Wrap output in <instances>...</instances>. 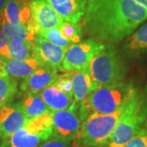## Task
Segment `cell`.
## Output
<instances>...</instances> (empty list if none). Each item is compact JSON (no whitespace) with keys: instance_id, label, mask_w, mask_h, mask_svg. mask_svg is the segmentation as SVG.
Masks as SVG:
<instances>
[{"instance_id":"cell-10","label":"cell","mask_w":147,"mask_h":147,"mask_svg":"<svg viewBox=\"0 0 147 147\" xmlns=\"http://www.w3.org/2000/svg\"><path fill=\"white\" fill-rule=\"evenodd\" d=\"M33 45L34 59L43 67L63 70L62 62L67 48L55 45L38 34L34 38Z\"/></svg>"},{"instance_id":"cell-11","label":"cell","mask_w":147,"mask_h":147,"mask_svg":"<svg viewBox=\"0 0 147 147\" xmlns=\"http://www.w3.org/2000/svg\"><path fill=\"white\" fill-rule=\"evenodd\" d=\"M29 119L17 104L0 107V137L7 139L11 134L26 125Z\"/></svg>"},{"instance_id":"cell-8","label":"cell","mask_w":147,"mask_h":147,"mask_svg":"<svg viewBox=\"0 0 147 147\" xmlns=\"http://www.w3.org/2000/svg\"><path fill=\"white\" fill-rule=\"evenodd\" d=\"M83 121L79 105L75 101L65 110L53 111V137L67 142L73 141L79 132Z\"/></svg>"},{"instance_id":"cell-20","label":"cell","mask_w":147,"mask_h":147,"mask_svg":"<svg viewBox=\"0 0 147 147\" xmlns=\"http://www.w3.org/2000/svg\"><path fill=\"white\" fill-rule=\"evenodd\" d=\"M17 92V83L0 66V107L9 104Z\"/></svg>"},{"instance_id":"cell-28","label":"cell","mask_w":147,"mask_h":147,"mask_svg":"<svg viewBox=\"0 0 147 147\" xmlns=\"http://www.w3.org/2000/svg\"><path fill=\"white\" fill-rule=\"evenodd\" d=\"M10 39L3 34V32L0 30V56L6 58H10L9 53V44Z\"/></svg>"},{"instance_id":"cell-14","label":"cell","mask_w":147,"mask_h":147,"mask_svg":"<svg viewBox=\"0 0 147 147\" xmlns=\"http://www.w3.org/2000/svg\"><path fill=\"white\" fill-rule=\"evenodd\" d=\"M3 11L7 21L11 24L26 28L30 26L31 11L29 3L25 0H7Z\"/></svg>"},{"instance_id":"cell-3","label":"cell","mask_w":147,"mask_h":147,"mask_svg":"<svg viewBox=\"0 0 147 147\" xmlns=\"http://www.w3.org/2000/svg\"><path fill=\"white\" fill-rule=\"evenodd\" d=\"M146 121L145 100L136 90L123 108L120 118L107 143L108 147H125Z\"/></svg>"},{"instance_id":"cell-2","label":"cell","mask_w":147,"mask_h":147,"mask_svg":"<svg viewBox=\"0 0 147 147\" xmlns=\"http://www.w3.org/2000/svg\"><path fill=\"white\" fill-rule=\"evenodd\" d=\"M136 90L131 84L123 82L100 85L80 102L79 110L84 120L92 113L105 115L123 109Z\"/></svg>"},{"instance_id":"cell-18","label":"cell","mask_w":147,"mask_h":147,"mask_svg":"<svg viewBox=\"0 0 147 147\" xmlns=\"http://www.w3.org/2000/svg\"><path fill=\"white\" fill-rule=\"evenodd\" d=\"M0 27L2 31L11 41L34 42L36 34L28 28L21 26H14L7 22L3 11H0Z\"/></svg>"},{"instance_id":"cell-16","label":"cell","mask_w":147,"mask_h":147,"mask_svg":"<svg viewBox=\"0 0 147 147\" xmlns=\"http://www.w3.org/2000/svg\"><path fill=\"white\" fill-rule=\"evenodd\" d=\"M73 84L74 101L81 102L100 85L94 82L90 76L88 69L82 71H70Z\"/></svg>"},{"instance_id":"cell-29","label":"cell","mask_w":147,"mask_h":147,"mask_svg":"<svg viewBox=\"0 0 147 147\" xmlns=\"http://www.w3.org/2000/svg\"><path fill=\"white\" fill-rule=\"evenodd\" d=\"M137 4L142 6V7H144L145 9L147 10V0H134Z\"/></svg>"},{"instance_id":"cell-13","label":"cell","mask_w":147,"mask_h":147,"mask_svg":"<svg viewBox=\"0 0 147 147\" xmlns=\"http://www.w3.org/2000/svg\"><path fill=\"white\" fill-rule=\"evenodd\" d=\"M65 21L79 24L84 17L87 0H46Z\"/></svg>"},{"instance_id":"cell-4","label":"cell","mask_w":147,"mask_h":147,"mask_svg":"<svg viewBox=\"0 0 147 147\" xmlns=\"http://www.w3.org/2000/svg\"><path fill=\"white\" fill-rule=\"evenodd\" d=\"M121 110L111 114L92 113L82 123L74 139L73 147H100L107 145L122 114Z\"/></svg>"},{"instance_id":"cell-19","label":"cell","mask_w":147,"mask_h":147,"mask_svg":"<svg viewBox=\"0 0 147 147\" xmlns=\"http://www.w3.org/2000/svg\"><path fill=\"white\" fill-rule=\"evenodd\" d=\"M17 105L24 112V114L29 119L43 115L45 113L52 112L38 93L26 94L24 100L17 103Z\"/></svg>"},{"instance_id":"cell-26","label":"cell","mask_w":147,"mask_h":147,"mask_svg":"<svg viewBox=\"0 0 147 147\" xmlns=\"http://www.w3.org/2000/svg\"><path fill=\"white\" fill-rule=\"evenodd\" d=\"M125 147H147V122Z\"/></svg>"},{"instance_id":"cell-12","label":"cell","mask_w":147,"mask_h":147,"mask_svg":"<svg viewBox=\"0 0 147 147\" xmlns=\"http://www.w3.org/2000/svg\"><path fill=\"white\" fill-rule=\"evenodd\" d=\"M58 69L42 67L23 79L21 89L26 94H38L41 91L54 84L60 75Z\"/></svg>"},{"instance_id":"cell-17","label":"cell","mask_w":147,"mask_h":147,"mask_svg":"<svg viewBox=\"0 0 147 147\" xmlns=\"http://www.w3.org/2000/svg\"><path fill=\"white\" fill-rule=\"evenodd\" d=\"M38 94L53 112L65 110L74 103L73 96L64 92L53 85L44 88Z\"/></svg>"},{"instance_id":"cell-27","label":"cell","mask_w":147,"mask_h":147,"mask_svg":"<svg viewBox=\"0 0 147 147\" xmlns=\"http://www.w3.org/2000/svg\"><path fill=\"white\" fill-rule=\"evenodd\" d=\"M38 147H69V142L60 139L58 137H51Z\"/></svg>"},{"instance_id":"cell-25","label":"cell","mask_w":147,"mask_h":147,"mask_svg":"<svg viewBox=\"0 0 147 147\" xmlns=\"http://www.w3.org/2000/svg\"><path fill=\"white\" fill-rule=\"evenodd\" d=\"M53 85L64 92L73 96V84L70 71H65V73L60 74Z\"/></svg>"},{"instance_id":"cell-5","label":"cell","mask_w":147,"mask_h":147,"mask_svg":"<svg viewBox=\"0 0 147 147\" xmlns=\"http://www.w3.org/2000/svg\"><path fill=\"white\" fill-rule=\"evenodd\" d=\"M53 111L30 119L26 125L11 134L7 141L8 147H38L53 137Z\"/></svg>"},{"instance_id":"cell-23","label":"cell","mask_w":147,"mask_h":147,"mask_svg":"<svg viewBox=\"0 0 147 147\" xmlns=\"http://www.w3.org/2000/svg\"><path fill=\"white\" fill-rule=\"evenodd\" d=\"M61 35L72 43H78L81 40L82 28L79 24L64 21V23L58 28Z\"/></svg>"},{"instance_id":"cell-22","label":"cell","mask_w":147,"mask_h":147,"mask_svg":"<svg viewBox=\"0 0 147 147\" xmlns=\"http://www.w3.org/2000/svg\"><path fill=\"white\" fill-rule=\"evenodd\" d=\"M8 48L10 53V59L24 61L27 59L34 58V45L32 42H18L10 40Z\"/></svg>"},{"instance_id":"cell-9","label":"cell","mask_w":147,"mask_h":147,"mask_svg":"<svg viewBox=\"0 0 147 147\" xmlns=\"http://www.w3.org/2000/svg\"><path fill=\"white\" fill-rule=\"evenodd\" d=\"M34 31L38 34L55 28H59L64 20L46 0H32L29 3Z\"/></svg>"},{"instance_id":"cell-21","label":"cell","mask_w":147,"mask_h":147,"mask_svg":"<svg viewBox=\"0 0 147 147\" xmlns=\"http://www.w3.org/2000/svg\"><path fill=\"white\" fill-rule=\"evenodd\" d=\"M124 48L127 53H139L147 51V24L141 27L125 42Z\"/></svg>"},{"instance_id":"cell-30","label":"cell","mask_w":147,"mask_h":147,"mask_svg":"<svg viewBox=\"0 0 147 147\" xmlns=\"http://www.w3.org/2000/svg\"><path fill=\"white\" fill-rule=\"evenodd\" d=\"M7 2V0H0V11L3 10Z\"/></svg>"},{"instance_id":"cell-7","label":"cell","mask_w":147,"mask_h":147,"mask_svg":"<svg viewBox=\"0 0 147 147\" xmlns=\"http://www.w3.org/2000/svg\"><path fill=\"white\" fill-rule=\"evenodd\" d=\"M105 45L96 38L73 43L67 48L62 62L64 71H82L88 69L91 61L100 53Z\"/></svg>"},{"instance_id":"cell-24","label":"cell","mask_w":147,"mask_h":147,"mask_svg":"<svg viewBox=\"0 0 147 147\" xmlns=\"http://www.w3.org/2000/svg\"><path fill=\"white\" fill-rule=\"evenodd\" d=\"M38 36H40L42 38L46 39L47 41L51 42L55 45H57L59 47H65L68 48L71 44H73L70 41L65 39L61 34L58 28L52 29L46 31H42L38 34Z\"/></svg>"},{"instance_id":"cell-31","label":"cell","mask_w":147,"mask_h":147,"mask_svg":"<svg viewBox=\"0 0 147 147\" xmlns=\"http://www.w3.org/2000/svg\"><path fill=\"white\" fill-rule=\"evenodd\" d=\"M25 1H26V2H27V3H30V1H32V0H25Z\"/></svg>"},{"instance_id":"cell-32","label":"cell","mask_w":147,"mask_h":147,"mask_svg":"<svg viewBox=\"0 0 147 147\" xmlns=\"http://www.w3.org/2000/svg\"><path fill=\"white\" fill-rule=\"evenodd\" d=\"M146 92H147V88H146Z\"/></svg>"},{"instance_id":"cell-15","label":"cell","mask_w":147,"mask_h":147,"mask_svg":"<svg viewBox=\"0 0 147 147\" xmlns=\"http://www.w3.org/2000/svg\"><path fill=\"white\" fill-rule=\"evenodd\" d=\"M0 66L7 74L13 78H26L43 67L36 59L31 58L24 61H17L0 56Z\"/></svg>"},{"instance_id":"cell-1","label":"cell","mask_w":147,"mask_h":147,"mask_svg":"<svg viewBox=\"0 0 147 147\" xmlns=\"http://www.w3.org/2000/svg\"><path fill=\"white\" fill-rule=\"evenodd\" d=\"M83 28L98 40L117 42L147 19V10L134 0H87Z\"/></svg>"},{"instance_id":"cell-6","label":"cell","mask_w":147,"mask_h":147,"mask_svg":"<svg viewBox=\"0 0 147 147\" xmlns=\"http://www.w3.org/2000/svg\"><path fill=\"white\" fill-rule=\"evenodd\" d=\"M88 71L91 78L98 85L119 83L126 73V69L115 49L110 45L105 46L91 61Z\"/></svg>"}]
</instances>
